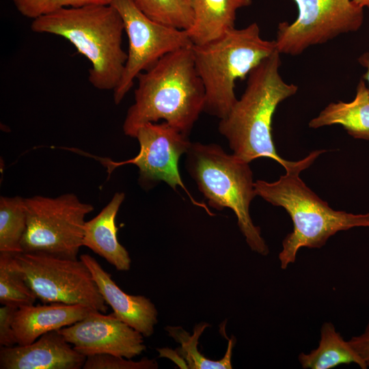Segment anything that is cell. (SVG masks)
Listing matches in <instances>:
<instances>
[{"instance_id":"6da1fadb","label":"cell","mask_w":369,"mask_h":369,"mask_svg":"<svg viewBox=\"0 0 369 369\" xmlns=\"http://www.w3.org/2000/svg\"><path fill=\"white\" fill-rule=\"evenodd\" d=\"M282 62L276 51L249 74L246 88L228 115L220 120L219 131L233 154L250 163L269 158L286 172L310 167L325 150H314L297 161H288L277 152L272 137V120L280 102L295 95L297 85L285 82L279 73Z\"/></svg>"},{"instance_id":"83f0119b","label":"cell","mask_w":369,"mask_h":369,"mask_svg":"<svg viewBox=\"0 0 369 369\" xmlns=\"http://www.w3.org/2000/svg\"><path fill=\"white\" fill-rule=\"evenodd\" d=\"M358 61L361 66L366 68V72L364 75V78L368 82L369 84V52H366L362 54L359 57Z\"/></svg>"},{"instance_id":"484cf974","label":"cell","mask_w":369,"mask_h":369,"mask_svg":"<svg viewBox=\"0 0 369 369\" xmlns=\"http://www.w3.org/2000/svg\"><path fill=\"white\" fill-rule=\"evenodd\" d=\"M18 307L3 305L0 308V346L11 347L17 344L13 321Z\"/></svg>"},{"instance_id":"8992f818","label":"cell","mask_w":369,"mask_h":369,"mask_svg":"<svg viewBox=\"0 0 369 369\" xmlns=\"http://www.w3.org/2000/svg\"><path fill=\"white\" fill-rule=\"evenodd\" d=\"M186 167L208 205L218 210L230 208L250 249L266 256L269 247L249 214L256 193L249 163L227 153L219 145L191 142Z\"/></svg>"},{"instance_id":"d4e9b609","label":"cell","mask_w":369,"mask_h":369,"mask_svg":"<svg viewBox=\"0 0 369 369\" xmlns=\"http://www.w3.org/2000/svg\"><path fill=\"white\" fill-rule=\"evenodd\" d=\"M156 361L146 357L135 361L111 354H96L86 357L83 369H155Z\"/></svg>"},{"instance_id":"5bb4252c","label":"cell","mask_w":369,"mask_h":369,"mask_svg":"<svg viewBox=\"0 0 369 369\" xmlns=\"http://www.w3.org/2000/svg\"><path fill=\"white\" fill-rule=\"evenodd\" d=\"M80 259L89 268L100 294L113 309V314L144 336L152 335L158 322V312L154 303L145 296L124 292L113 280L111 274L90 255L82 254Z\"/></svg>"},{"instance_id":"7a4b0ae2","label":"cell","mask_w":369,"mask_h":369,"mask_svg":"<svg viewBox=\"0 0 369 369\" xmlns=\"http://www.w3.org/2000/svg\"><path fill=\"white\" fill-rule=\"evenodd\" d=\"M192 45L165 55L137 76L134 102L122 125L126 135L135 137L142 125L160 120L189 135L205 104Z\"/></svg>"},{"instance_id":"30bf717a","label":"cell","mask_w":369,"mask_h":369,"mask_svg":"<svg viewBox=\"0 0 369 369\" xmlns=\"http://www.w3.org/2000/svg\"><path fill=\"white\" fill-rule=\"evenodd\" d=\"M298 15L294 22L277 25V51L298 55L342 33L357 31L364 20V8L351 0H292Z\"/></svg>"},{"instance_id":"277c9868","label":"cell","mask_w":369,"mask_h":369,"mask_svg":"<svg viewBox=\"0 0 369 369\" xmlns=\"http://www.w3.org/2000/svg\"><path fill=\"white\" fill-rule=\"evenodd\" d=\"M302 169L286 172L273 182H254L256 195L284 208L293 223V230L282 241L278 258L286 269L295 262L302 247L320 248L338 232L355 227L369 228V213L354 214L331 208L299 177Z\"/></svg>"},{"instance_id":"2e32d148","label":"cell","mask_w":369,"mask_h":369,"mask_svg":"<svg viewBox=\"0 0 369 369\" xmlns=\"http://www.w3.org/2000/svg\"><path fill=\"white\" fill-rule=\"evenodd\" d=\"M125 194L117 192L110 202L93 219L85 221L83 246L105 259L118 271L130 269L131 260L128 251L118 238L115 217Z\"/></svg>"},{"instance_id":"3957f363","label":"cell","mask_w":369,"mask_h":369,"mask_svg":"<svg viewBox=\"0 0 369 369\" xmlns=\"http://www.w3.org/2000/svg\"><path fill=\"white\" fill-rule=\"evenodd\" d=\"M31 29L69 41L91 63L88 79L95 88L117 87L127 53L122 46L124 23L111 4L62 8L33 19Z\"/></svg>"},{"instance_id":"9a60e30c","label":"cell","mask_w":369,"mask_h":369,"mask_svg":"<svg viewBox=\"0 0 369 369\" xmlns=\"http://www.w3.org/2000/svg\"><path fill=\"white\" fill-rule=\"evenodd\" d=\"M91 310L82 305L62 303L19 307L13 321L17 344H29L49 331L73 325Z\"/></svg>"},{"instance_id":"603a6c76","label":"cell","mask_w":369,"mask_h":369,"mask_svg":"<svg viewBox=\"0 0 369 369\" xmlns=\"http://www.w3.org/2000/svg\"><path fill=\"white\" fill-rule=\"evenodd\" d=\"M150 19L172 27L189 30L193 23L191 0H132Z\"/></svg>"},{"instance_id":"52a82bcc","label":"cell","mask_w":369,"mask_h":369,"mask_svg":"<svg viewBox=\"0 0 369 369\" xmlns=\"http://www.w3.org/2000/svg\"><path fill=\"white\" fill-rule=\"evenodd\" d=\"M27 229L23 252L44 253L77 259L83 246L85 217L94 206L74 193L56 197L35 195L25 198Z\"/></svg>"},{"instance_id":"4316f807","label":"cell","mask_w":369,"mask_h":369,"mask_svg":"<svg viewBox=\"0 0 369 369\" xmlns=\"http://www.w3.org/2000/svg\"><path fill=\"white\" fill-rule=\"evenodd\" d=\"M351 347L369 366V321L364 331L359 336L352 337L348 340Z\"/></svg>"},{"instance_id":"ffe728a7","label":"cell","mask_w":369,"mask_h":369,"mask_svg":"<svg viewBox=\"0 0 369 369\" xmlns=\"http://www.w3.org/2000/svg\"><path fill=\"white\" fill-rule=\"evenodd\" d=\"M210 326L206 323L197 325L192 336L180 327H167L165 329L181 346L176 349L177 354L187 363V368L191 369H230L232 349L236 339L234 336L228 340L227 351L219 360H212L202 355L197 350L198 339L204 330Z\"/></svg>"},{"instance_id":"4fadbf2b","label":"cell","mask_w":369,"mask_h":369,"mask_svg":"<svg viewBox=\"0 0 369 369\" xmlns=\"http://www.w3.org/2000/svg\"><path fill=\"white\" fill-rule=\"evenodd\" d=\"M86 356L72 346L59 330L49 331L27 345L1 346V369H80Z\"/></svg>"},{"instance_id":"cb8c5ba5","label":"cell","mask_w":369,"mask_h":369,"mask_svg":"<svg viewBox=\"0 0 369 369\" xmlns=\"http://www.w3.org/2000/svg\"><path fill=\"white\" fill-rule=\"evenodd\" d=\"M113 0H12L17 11L32 20L64 8L110 5Z\"/></svg>"},{"instance_id":"f1b7e54d","label":"cell","mask_w":369,"mask_h":369,"mask_svg":"<svg viewBox=\"0 0 369 369\" xmlns=\"http://www.w3.org/2000/svg\"><path fill=\"white\" fill-rule=\"evenodd\" d=\"M358 6L364 8H367L369 10V0H351Z\"/></svg>"},{"instance_id":"5b68a950","label":"cell","mask_w":369,"mask_h":369,"mask_svg":"<svg viewBox=\"0 0 369 369\" xmlns=\"http://www.w3.org/2000/svg\"><path fill=\"white\" fill-rule=\"evenodd\" d=\"M194 64L205 90L204 111L221 120L236 102V81L247 78L250 72L277 51L275 40L260 36L253 23L232 29L222 36L191 46Z\"/></svg>"},{"instance_id":"ba28073f","label":"cell","mask_w":369,"mask_h":369,"mask_svg":"<svg viewBox=\"0 0 369 369\" xmlns=\"http://www.w3.org/2000/svg\"><path fill=\"white\" fill-rule=\"evenodd\" d=\"M29 287L42 303L79 304L107 313L108 305L87 266L44 253L14 254Z\"/></svg>"},{"instance_id":"8fae6325","label":"cell","mask_w":369,"mask_h":369,"mask_svg":"<svg viewBox=\"0 0 369 369\" xmlns=\"http://www.w3.org/2000/svg\"><path fill=\"white\" fill-rule=\"evenodd\" d=\"M135 138L139 144V151L134 158L123 162L108 163L112 170L118 166L133 164L139 168V181L144 188H151L161 181L174 191L177 187L184 190L194 204L204 208L191 195L182 181L178 169L180 156L186 154L191 142L189 136L170 126L165 122H150L137 130Z\"/></svg>"},{"instance_id":"7c38bea8","label":"cell","mask_w":369,"mask_h":369,"mask_svg":"<svg viewBox=\"0 0 369 369\" xmlns=\"http://www.w3.org/2000/svg\"><path fill=\"white\" fill-rule=\"evenodd\" d=\"M82 355L111 354L132 359L146 349L144 336L119 319L91 310L83 319L59 330Z\"/></svg>"},{"instance_id":"ac0fdd59","label":"cell","mask_w":369,"mask_h":369,"mask_svg":"<svg viewBox=\"0 0 369 369\" xmlns=\"http://www.w3.org/2000/svg\"><path fill=\"white\" fill-rule=\"evenodd\" d=\"M334 124L342 126L355 138L369 140V90L362 79L352 101L329 103L310 121L309 127L318 128Z\"/></svg>"},{"instance_id":"e0dca14e","label":"cell","mask_w":369,"mask_h":369,"mask_svg":"<svg viewBox=\"0 0 369 369\" xmlns=\"http://www.w3.org/2000/svg\"><path fill=\"white\" fill-rule=\"evenodd\" d=\"M193 23L187 30L193 44L201 45L219 38L235 28L237 11L252 0H191Z\"/></svg>"},{"instance_id":"d6986e66","label":"cell","mask_w":369,"mask_h":369,"mask_svg":"<svg viewBox=\"0 0 369 369\" xmlns=\"http://www.w3.org/2000/svg\"><path fill=\"white\" fill-rule=\"evenodd\" d=\"M298 359L304 369H331L352 363L361 369L368 368L348 341L343 339L330 322H325L321 326L318 347L309 353H301Z\"/></svg>"},{"instance_id":"9c48e42d","label":"cell","mask_w":369,"mask_h":369,"mask_svg":"<svg viewBox=\"0 0 369 369\" xmlns=\"http://www.w3.org/2000/svg\"><path fill=\"white\" fill-rule=\"evenodd\" d=\"M128 40L127 59L113 100L121 102L135 79L165 55L193 44L187 30L159 23L145 15L132 0H113Z\"/></svg>"},{"instance_id":"7402d4cb","label":"cell","mask_w":369,"mask_h":369,"mask_svg":"<svg viewBox=\"0 0 369 369\" xmlns=\"http://www.w3.org/2000/svg\"><path fill=\"white\" fill-rule=\"evenodd\" d=\"M37 299L14 254L0 252V303L19 308L34 304Z\"/></svg>"},{"instance_id":"44dd1931","label":"cell","mask_w":369,"mask_h":369,"mask_svg":"<svg viewBox=\"0 0 369 369\" xmlns=\"http://www.w3.org/2000/svg\"><path fill=\"white\" fill-rule=\"evenodd\" d=\"M27 229L25 198L0 197V252H23L22 240Z\"/></svg>"}]
</instances>
